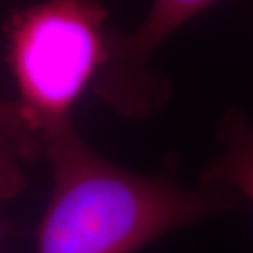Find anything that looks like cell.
Returning <instances> with one entry per match:
<instances>
[{
    "label": "cell",
    "mask_w": 253,
    "mask_h": 253,
    "mask_svg": "<svg viewBox=\"0 0 253 253\" xmlns=\"http://www.w3.org/2000/svg\"><path fill=\"white\" fill-rule=\"evenodd\" d=\"M52 193L36 253H135L166 232L235 206L228 187L190 189L168 174L142 176L106 161L72 120L40 135Z\"/></svg>",
    "instance_id": "1"
},
{
    "label": "cell",
    "mask_w": 253,
    "mask_h": 253,
    "mask_svg": "<svg viewBox=\"0 0 253 253\" xmlns=\"http://www.w3.org/2000/svg\"><path fill=\"white\" fill-rule=\"evenodd\" d=\"M109 13L99 1L51 0L20 10L9 23V63L17 106L40 135L71 120L103 58Z\"/></svg>",
    "instance_id": "2"
},
{
    "label": "cell",
    "mask_w": 253,
    "mask_h": 253,
    "mask_svg": "<svg viewBox=\"0 0 253 253\" xmlns=\"http://www.w3.org/2000/svg\"><path fill=\"white\" fill-rule=\"evenodd\" d=\"M214 6L204 0H162L154 3L142 24L131 33L110 31L93 91L126 118H145L169 97L149 66L152 55L181 26Z\"/></svg>",
    "instance_id": "3"
},
{
    "label": "cell",
    "mask_w": 253,
    "mask_h": 253,
    "mask_svg": "<svg viewBox=\"0 0 253 253\" xmlns=\"http://www.w3.org/2000/svg\"><path fill=\"white\" fill-rule=\"evenodd\" d=\"M222 151L208 163L201 184L238 190L253 203V120L232 107L225 113L218 132Z\"/></svg>",
    "instance_id": "4"
},
{
    "label": "cell",
    "mask_w": 253,
    "mask_h": 253,
    "mask_svg": "<svg viewBox=\"0 0 253 253\" xmlns=\"http://www.w3.org/2000/svg\"><path fill=\"white\" fill-rule=\"evenodd\" d=\"M21 159L16 142L0 129V204L17 197L26 186Z\"/></svg>",
    "instance_id": "5"
},
{
    "label": "cell",
    "mask_w": 253,
    "mask_h": 253,
    "mask_svg": "<svg viewBox=\"0 0 253 253\" xmlns=\"http://www.w3.org/2000/svg\"><path fill=\"white\" fill-rule=\"evenodd\" d=\"M0 129L16 142L24 159H34L41 154L36 134L28 126L17 104L0 97Z\"/></svg>",
    "instance_id": "6"
},
{
    "label": "cell",
    "mask_w": 253,
    "mask_h": 253,
    "mask_svg": "<svg viewBox=\"0 0 253 253\" xmlns=\"http://www.w3.org/2000/svg\"><path fill=\"white\" fill-rule=\"evenodd\" d=\"M6 232H7V228H6L4 224L0 222V244H1V241H3V238L6 236Z\"/></svg>",
    "instance_id": "7"
}]
</instances>
